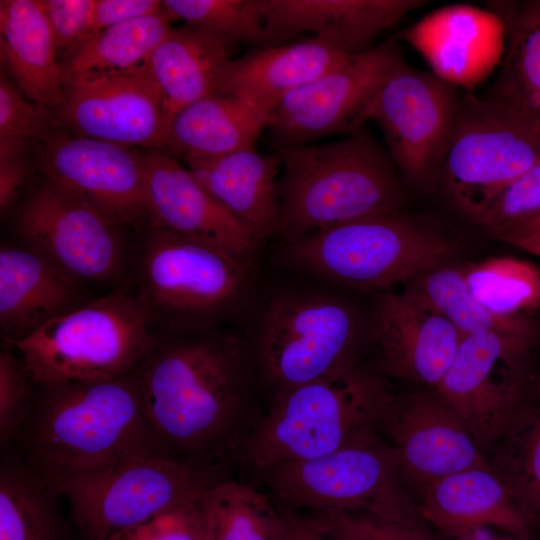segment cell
<instances>
[{"mask_svg":"<svg viewBox=\"0 0 540 540\" xmlns=\"http://www.w3.org/2000/svg\"><path fill=\"white\" fill-rule=\"evenodd\" d=\"M409 282L407 290L446 317L462 336L494 333L535 341V326L524 315L499 316L480 304L471 294L462 269L438 266Z\"/></svg>","mask_w":540,"mask_h":540,"instance_id":"cell-33","label":"cell"},{"mask_svg":"<svg viewBox=\"0 0 540 540\" xmlns=\"http://www.w3.org/2000/svg\"><path fill=\"white\" fill-rule=\"evenodd\" d=\"M110 540H152L148 522L126 530Z\"/></svg>","mask_w":540,"mask_h":540,"instance_id":"cell-48","label":"cell"},{"mask_svg":"<svg viewBox=\"0 0 540 540\" xmlns=\"http://www.w3.org/2000/svg\"><path fill=\"white\" fill-rule=\"evenodd\" d=\"M490 6L504 19L507 40L489 97L540 121V0Z\"/></svg>","mask_w":540,"mask_h":540,"instance_id":"cell-31","label":"cell"},{"mask_svg":"<svg viewBox=\"0 0 540 540\" xmlns=\"http://www.w3.org/2000/svg\"><path fill=\"white\" fill-rule=\"evenodd\" d=\"M18 244L85 285H125L133 238L84 200L45 178L16 208Z\"/></svg>","mask_w":540,"mask_h":540,"instance_id":"cell-11","label":"cell"},{"mask_svg":"<svg viewBox=\"0 0 540 540\" xmlns=\"http://www.w3.org/2000/svg\"><path fill=\"white\" fill-rule=\"evenodd\" d=\"M135 376L163 456L222 467L242 451L256 422L250 360L235 333L155 334Z\"/></svg>","mask_w":540,"mask_h":540,"instance_id":"cell-1","label":"cell"},{"mask_svg":"<svg viewBox=\"0 0 540 540\" xmlns=\"http://www.w3.org/2000/svg\"><path fill=\"white\" fill-rule=\"evenodd\" d=\"M0 540H68L64 496L9 447L0 448Z\"/></svg>","mask_w":540,"mask_h":540,"instance_id":"cell-30","label":"cell"},{"mask_svg":"<svg viewBox=\"0 0 540 540\" xmlns=\"http://www.w3.org/2000/svg\"><path fill=\"white\" fill-rule=\"evenodd\" d=\"M400 37L425 59L434 75L471 93L501 65L507 28L491 9L452 4L427 14Z\"/></svg>","mask_w":540,"mask_h":540,"instance_id":"cell-19","label":"cell"},{"mask_svg":"<svg viewBox=\"0 0 540 540\" xmlns=\"http://www.w3.org/2000/svg\"><path fill=\"white\" fill-rule=\"evenodd\" d=\"M535 519H536V523H539V524H540V507H539V509L536 511Z\"/></svg>","mask_w":540,"mask_h":540,"instance_id":"cell-49","label":"cell"},{"mask_svg":"<svg viewBox=\"0 0 540 540\" xmlns=\"http://www.w3.org/2000/svg\"><path fill=\"white\" fill-rule=\"evenodd\" d=\"M495 447L496 453L489 464L535 518L540 507V400L528 401Z\"/></svg>","mask_w":540,"mask_h":540,"instance_id":"cell-36","label":"cell"},{"mask_svg":"<svg viewBox=\"0 0 540 540\" xmlns=\"http://www.w3.org/2000/svg\"><path fill=\"white\" fill-rule=\"evenodd\" d=\"M492 527H477L456 533L441 534L438 540H535L533 535H517Z\"/></svg>","mask_w":540,"mask_h":540,"instance_id":"cell-47","label":"cell"},{"mask_svg":"<svg viewBox=\"0 0 540 540\" xmlns=\"http://www.w3.org/2000/svg\"><path fill=\"white\" fill-rule=\"evenodd\" d=\"M186 164L202 186L260 241L280 233L282 160L276 150L262 154L249 148Z\"/></svg>","mask_w":540,"mask_h":540,"instance_id":"cell-26","label":"cell"},{"mask_svg":"<svg viewBox=\"0 0 540 540\" xmlns=\"http://www.w3.org/2000/svg\"><path fill=\"white\" fill-rule=\"evenodd\" d=\"M36 394L24 361L7 343L0 350V446L8 444L26 420Z\"/></svg>","mask_w":540,"mask_h":540,"instance_id":"cell-40","label":"cell"},{"mask_svg":"<svg viewBox=\"0 0 540 540\" xmlns=\"http://www.w3.org/2000/svg\"><path fill=\"white\" fill-rule=\"evenodd\" d=\"M349 57L314 37L259 46L231 59L217 94L238 98L269 119L284 97Z\"/></svg>","mask_w":540,"mask_h":540,"instance_id":"cell-25","label":"cell"},{"mask_svg":"<svg viewBox=\"0 0 540 540\" xmlns=\"http://www.w3.org/2000/svg\"><path fill=\"white\" fill-rule=\"evenodd\" d=\"M57 119L77 136L150 150L162 149L167 129L160 90L144 64L66 86Z\"/></svg>","mask_w":540,"mask_h":540,"instance_id":"cell-17","label":"cell"},{"mask_svg":"<svg viewBox=\"0 0 540 540\" xmlns=\"http://www.w3.org/2000/svg\"><path fill=\"white\" fill-rule=\"evenodd\" d=\"M154 337L143 306L122 286L51 320L22 340L5 343L22 358L37 387L130 375Z\"/></svg>","mask_w":540,"mask_h":540,"instance_id":"cell-7","label":"cell"},{"mask_svg":"<svg viewBox=\"0 0 540 540\" xmlns=\"http://www.w3.org/2000/svg\"><path fill=\"white\" fill-rule=\"evenodd\" d=\"M162 5L172 20L205 30L231 47L267 45L259 0H165Z\"/></svg>","mask_w":540,"mask_h":540,"instance_id":"cell-37","label":"cell"},{"mask_svg":"<svg viewBox=\"0 0 540 540\" xmlns=\"http://www.w3.org/2000/svg\"><path fill=\"white\" fill-rule=\"evenodd\" d=\"M533 343L494 333L462 336L435 388L482 452L500 442L530 400L526 362Z\"/></svg>","mask_w":540,"mask_h":540,"instance_id":"cell-13","label":"cell"},{"mask_svg":"<svg viewBox=\"0 0 540 540\" xmlns=\"http://www.w3.org/2000/svg\"><path fill=\"white\" fill-rule=\"evenodd\" d=\"M425 3L422 0H259L267 45L288 43L309 32L350 56L372 48L378 36Z\"/></svg>","mask_w":540,"mask_h":540,"instance_id":"cell-22","label":"cell"},{"mask_svg":"<svg viewBox=\"0 0 540 540\" xmlns=\"http://www.w3.org/2000/svg\"><path fill=\"white\" fill-rule=\"evenodd\" d=\"M33 140L0 138V212L4 217L16 206L30 175L28 152Z\"/></svg>","mask_w":540,"mask_h":540,"instance_id":"cell-43","label":"cell"},{"mask_svg":"<svg viewBox=\"0 0 540 540\" xmlns=\"http://www.w3.org/2000/svg\"><path fill=\"white\" fill-rule=\"evenodd\" d=\"M457 89L402 60L364 109L375 121L400 174L424 185L441 174L458 103Z\"/></svg>","mask_w":540,"mask_h":540,"instance_id":"cell-14","label":"cell"},{"mask_svg":"<svg viewBox=\"0 0 540 540\" xmlns=\"http://www.w3.org/2000/svg\"><path fill=\"white\" fill-rule=\"evenodd\" d=\"M454 243L401 213L370 216L285 240L283 262L319 280L384 290L441 266Z\"/></svg>","mask_w":540,"mask_h":540,"instance_id":"cell-6","label":"cell"},{"mask_svg":"<svg viewBox=\"0 0 540 540\" xmlns=\"http://www.w3.org/2000/svg\"><path fill=\"white\" fill-rule=\"evenodd\" d=\"M402 60L399 44L390 39L291 92L269 116L270 142L277 150L361 128L367 104Z\"/></svg>","mask_w":540,"mask_h":540,"instance_id":"cell-15","label":"cell"},{"mask_svg":"<svg viewBox=\"0 0 540 540\" xmlns=\"http://www.w3.org/2000/svg\"><path fill=\"white\" fill-rule=\"evenodd\" d=\"M59 123L50 108L28 99L2 68L0 74V138L43 140Z\"/></svg>","mask_w":540,"mask_h":540,"instance_id":"cell-41","label":"cell"},{"mask_svg":"<svg viewBox=\"0 0 540 540\" xmlns=\"http://www.w3.org/2000/svg\"><path fill=\"white\" fill-rule=\"evenodd\" d=\"M221 473L222 467L144 455L49 482L64 496L83 540H110L165 512L197 503L224 479Z\"/></svg>","mask_w":540,"mask_h":540,"instance_id":"cell-8","label":"cell"},{"mask_svg":"<svg viewBox=\"0 0 540 540\" xmlns=\"http://www.w3.org/2000/svg\"><path fill=\"white\" fill-rule=\"evenodd\" d=\"M285 240L370 216L401 213L404 191L389 152L359 128L321 145L276 150Z\"/></svg>","mask_w":540,"mask_h":540,"instance_id":"cell-4","label":"cell"},{"mask_svg":"<svg viewBox=\"0 0 540 540\" xmlns=\"http://www.w3.org/2000/svg\"><path fill=\"white\" fill-rule=\"evenodd\" d=\"M474 298L499 316L540 308V269L512 256L494 257L462 269Z\"/></svg>","mask_w":540,"mask_h":540,"instance_id":"cell-35","label":"cell"},{"mask_svg":"<svg viewBox=\"0 0 540 540\" xmlns=\"http://www.w3.org/2000/svg\"><path fill=\"white\" fill-rule=\"evenodd\" d=\"M200 510L208 540H280L283 512L250 485L222 479L203 494Z\"/></svg>","mask_w":540,"mask_h":540,"instance_id":"cell-34","label":"cell"},{"mask_svg":"<svg viewBox=\"0 0 540 540\" xmlns=\"http://www.w3.org/2000/svg\"><path fill=\"white\" fill-rule=\"evenodd\" d=\"M284 525L280 540H331L315 529L307 519L283 512Z\"/></svg>","mask_w":540,"mask_h":540,"instance_id":"cell-46","label":"cell"},{"mask_svg":"<svg viewBox=\"0 0 540 540\" xmlns=\"http://www.w3.org/2000/svg\"><path fill=\"white\" fill-rule=\"evenodd\" d=\"M463 215L490 236L540 216V162Z\"/></svg>","mask_w":540,"mask_h":540,"instance_id":"cell-38","label":"cell"},{"mask_svg":"<svg viewBox=\"0 0 540 540\" xmlns=\"http://www.w3.org/2000/svg\"><path fill=\"white\" fill-rule=\"evenodd\" d=\"M275 495L293 507L364 513L384 520L421 517L394 451L378 434L312 459L261 472Z\"/></svg>","mask_w":540,"mask_h":540,"instance_id":"cell-9","label":"cell"},{"mask_svg":"<svg viewBox=\"0 0 540 540\" xmlns=\"http://www.w3.org/2000/svg\"><path fill=\"white\" fill-rule=\"evenodd\" d=\"M371 333L385 374L434 388L462 338L446 317L408 290L380 297Z\"/></svg>","mask_w":540,"mask_h":540,"instance_id":"cell-20","label":"cell"},{"mask_svg":"<svg viewBox=\"0 0 540 540\" xmlns=\"http://www.w3.org/2000/svg\"><path fill=\"white\" fill-rule=\"evenodd\" d=\"M42 3L58 53L65 58L90 37L96 0H42Z\"/></svg>","mask_w":540,"mask_h":540,"instance_id":"cell-42","label":"cell"},{"mask_svg":"<svg viewBox=\"0 0 540 540\" xmlns=\"http://www.w3.org/2000/svg\"><path fill=\"white\" fill-rule=\"evenodd\" d=\"M160 12L106 28L85 39L61 62L65 87L100 75L129 70L145 63L173 27Z\"/></svg>","mask_w":540,"mask_h":540,"instance_id":"cell-32","label":"cell"},{"mask_svg":"<svg viewBox=\"0 0 540 540\" xmlns=\"http://www.w3.org/2000/svg\"><path fill=\"white\" fill-rule=\"evenodd\" d=\"M142 159L152 226L207 240L252 259L261 241L187 167L162 150H150Z\"/></svg>","mask_w":540,"mask_h":540,"instance_id":"cell-21","label":"cell"},{"mask_svg":"<svg viewBox=\"0 0 540 540\" xmlns=\"http://www.w3.org/2000/svg\"><path fill=\"white\" fill-rule=\"evenodd\" d=\"M251 261L210 241L150 226L134 232L124 287L143 306L154 334L207 332L251 297Z\"/></svg>","mask_w":540,"mask_h":540,"instance_id":"cell-3","label":"cell"},{"mask_svg":"<svg viewBox=\"0 0 540 540\" xmlns=\"http://www.w3.org/2000/svg\"><path fill=\"white\" fill-rule=\"evenodd\" d=\"M232 47L191 25L173 28L144 65L158 86L167 127L182 108L218 93Z\"/></svg>","mask_w":540,"mask_h":540,"instance_id":"cell-28","label":"cell"},{"mask_svg":"<svg viewBox=\"0 0 540 540\" xmlns=\"http://www.w3.org/2000/svg\"><path fill=\"white\" fill-rule=\"evenodd\" d=\"M4 446L48 481L139 456H163L148 425L135 372L37 386L26 420Z\"/></svg>","mask_w":540,"mask_h":540,"instance_id":"cell-2","label":"cell"},{"mask_svg":"<svg viewBox=\"0 0 540 540\" xmlns=\"http://www.w3.org/2000/svg\"><path fill=\"white\" fill-rule=\"evenodd\" d=\"M200 540H208L207 536L205 535L204 533V530L202 529V535H201V538Z\"/></svg>","mask_w":540,"mask_h":540,"instance_id":"cell-50","label":"cell"},{"mask_svg":"<svg viewBox=\"0 0 540 540\" xmlns=\"http://www.w3.org/2000/svg\"><path fill=\"white\" fill-rule=\"evenodd\" d=\"M393 399L381 375L355 363L273 393L241 453L260 472L326 455L378 434Z\"/></svg>","mask_w":540,"mask_h":540,"instance_id":"cell-5","label":"cell"},{"mask_svg":"<svg viewBox=\"0 0 540 540\" xmlns=\"http://www.w3.org/2000/svg\"><path fill=\"white\" fill-rule=\"evenodd\" d=\"M0 56L4 70L28 99L59 108L65 85L42 1H0Z\"/></svg>","mask_w":540,"mask_h":540,"instance_id":"cell-27","label":"cell"},{"mask_svg":"<svg viewBox=\"0 0 540 540\" xmlns=\"http://www.w3.org/2000/svg\"><path fill=\"white\" fill-rule=\"evenodd\" d=\"M361 323L343 298L316 290L274 295L262 315L256 358L273 393L357 363Z\"/></svg>","mask_w":540,"mask_h":540,"instance_id":"cell-10","label":"cell"},{"mask_svg":"<svg viewBox=\"0 0 540 540\" xmlns=\"http://www.w3.org/2000/svg\"><path fill=\"white\" fill-rule=\"evenodd\" d=\"M87 285L20 244L0 248V335L22 340L89 302Z\"/></svg>","mask_w":540,"mask_h":540,"instance_id":"cell-23","label":"cell"},{"mask_svg":"<svg viewBox=\"0 0 540 540\" xmlns=\"http://www.w3.org/2000/svg\"><path fill=\"white\" fill-rule=\"evenodd\" d=\"M268 116L250 104L224 94L200 99L171 119L162 151L185 163L211 160L255 148Z\"/></svg>","mask_w":540,"mask_h":540,"instance_id":"cell-29","label":"cell"},{"mask_svg":"<svg viewBox=\"0 0 540 540\" xmlns=\"http://www.w3.org/2000/svg\"><path fill=\"white\" fill-rule=\"evenodd\" d=\"M492 237L540 257V216L498 232Z\"/></svg>","mask_w":540,"mask_h":540,"instance_id":"cell-45","label":"cell"},{"mask_svg":"<svg viewBox=\"0 0 540 540\" xmlns=\"http://www.w3.org/2000/svg\"><path fill=\"white\" fill-rule=\"evenodd\" d=\"M163 9L158 0H96L91 35L111 26L152 15Z\"/></svg>","mask_w":540,"mask_h":540,"instance_id":"cell-44","label":"cell"},{"mask_svg":"<svg viewBox=\"0 0 540 540\" xmlns=\"http://www.w3.org/2000/svg\"><path fill=\"white\" fill-rule=\"evenodd\" d=\"M307 520L331 540H438L422 517L390 521L364 513L319 512Z\"/></svg>","mask_w":540,"mask_h":540,"instance_id":"cell-39","label":"cell"},{"mask_svg":"<svg viewBox=\"0 0 540 540\" xmlns=\"http://www.w3.org/2000/svg\"><path fill=\"white\" fill-rule=\"evenodd\" d=\"M35 158L47 179L111 222L133 232L153 225L142 154L131 147L54 130Z\"/></svg>","mask_w":540,"mask_h":540,"instance_id":"cell-16","label":"cell"},{"mask_svg":"<svg viewBox=\"0 0 540 540\" xmlns=\"http://www.w3.org/2000/svg\"><path fill=\"white\" fill-rule=\"evenodd\" d=\"M383 428L407 485L419 494L455 473L489 466L466 425L435 390L393 399Z\"/></svg>","mask_w":540,"mask_h":540,"instance_id":"cell-18","label":"cell"},{"mask_svg":"<svg viewBox=\"0 0 540 540\" xmlns=\"http://www.w3.org/2000/svg\"><path fill=\"white\" fill-rule=\"evenodd\" d=\"M419 512L441 534L492 527L532 535L536 520L491 465L446 476L420 493Z\"/></svg>","mask_w":540,"mask_h":540,"instance_id":"cell-24","label":"cell"},{"mask_svg":"<svg viewBox=\"0 0 540 540\" xmlns=\"http://www.w3.org/2000/svg\"><path fill=\"white\" fill-rule=\"evenodd\" d=\"M540 162V121L491 97H458L441 176L462 214Z\"/></svg>","mask_w":540,"mask_h":540,"instance_id":"cell-12","label":"cell"}]
</instances>
